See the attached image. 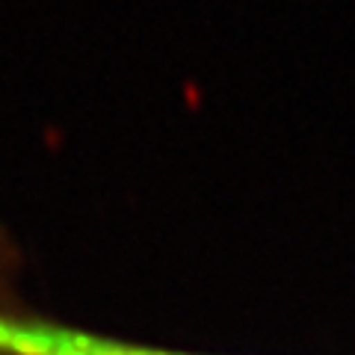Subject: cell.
I'll use <instances>...</instances> for the list:
<instances>
[{
    "mask_svg": "<svg viewBox=\"0 0 355 355\" xmlns=\"http://www.w3.org/2000/svg\"><path fill=\"white\" fill-rule=\"evenodd\" d=\"M0 355H125V340L51 320L0 314Z\"/></svg>",
    "mask_w": 355,
    "mask_h": 355,
    "instance_id": "6da1fadb",
    "label": "cell"
}]
</instances>
